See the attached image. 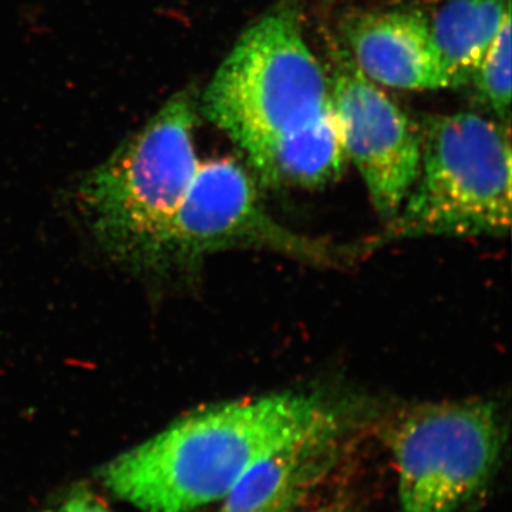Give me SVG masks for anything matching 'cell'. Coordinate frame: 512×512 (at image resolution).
Listing matches in <instances>:
<instances>
[{
  "label": "cell",
  "instance_id": "ba28073f",
  "mask_svg": "<svg viewBox=\"0 0 512 512\" xmlns=\"http://www.w3.org/2000/svg\"><path fill=\"white\" fill-rule=\"evenodd\" d=\"M345 419L332 409L249 468L218 512H296L336 463Z\"/></svg>",
  "mask_w": 512,
  "mask_h": 512
},
{
  "label": "cell",
  "instance_id": "30bf717a",
  "mask_svg": "<svg viewBox=\"0 0 512 512\" xmlns=\"http://www.w3.org/2000/svg\"><path fill=\"white\" fill-rule=\"evenodd\" d=\"M348 160L330 103L315 123L279 141L249 165L269 187L320 188L338 181Z\"/></svg>",
  "mask_w": 512,
  "mask_h": 512
},
{
  "label": "cell",
  "instance_id": "5b68a950",
  "mask_svg": "<svg viewBox=\"0 0 512 512\" xmlns=\"http://www.w3.org/2000/svg\"><path fill=\"white\" fill-rule=\"evenodd\" d=\"M387 444L400 512H461L493 477L503 421L487 400L423 404L390 427Z\"/></svg>",
  "mask_w": 512,
  "mask_h": 512
},
{
  "label": "cell",
  "instance_id": "3957f363",
  "mask_svg": "<svg viewBox=\"0 0 512 512\" xmlns=\"http://www.w3.org/2000/svg\"><path fill=\"white\" fill-rule=\"evenodd\" d=\"M329 106V79L303 37L298 13L281 6L239 36L205 89L201 110L251 163Z\"/></svg>",
  "mask_w": 512,
  "mask_h": 512
},
{
  "label": "cell",
  "instance_id": "7c38bea8",
  "mask_svg": "<svg viewBox=\"0 0 512 512\" xmlns=\"http://www.w3.org/2000/svg\"><path fill=\"white\" fill-rule=\"evenodd\" d=\"M471 82L476 84L481 99L508 127L511 109V13L505 16Z\"/></svg>",
  "mask_w": 512,
  "mask_h": 512
},
{
  "label": "cell",
  "instance_id": "5bb4252c",
  "mask_svg": "<svg viewBox=\"0 0 512 512\" xmlns=\"http://www.w3.org/2000/svg\"><path fill=\"white\" fill-rule=\"evenodd\" d=\"M302 512H352L340 504L322 505V507L313 508V510Z\"/></svg>",
  "mask_w": 512,
  "mask_h": 512
},
{
  "label": "cell",
  "instance_id": "4fadbf2b",
  "mask_svg": "<svg viewBox=\"0 0 512 512\" xmlns=\"http://www.w3.org/2000/svg\"><path fill=\"white\" fill-rule=\"evenodd\" d=\"M46 512H111L99 498L94 497L89 491H77L69 500L64 501L59 507Z\"/></svg>",
  "mask_w": 512,
  "mask_h": 512
},
{
  "label": "cell",
  "instance_id": "277c9868",
  "mask_svg": "<svg viewBox=\"0 0 512 512\" xmlns=\"http://www.w3.org/2000/svg\"><path fill=\"white\" fill-rule=\"evenodd\" d=\"M510 227L508 127L474 113L427 120L416 183L380 239L501 237Z\"/></svg>",
  "mask_w": 512,
  "mask_h": 512
},
{
  "label": "cell",
  "instance_id": "7a4b0ae2",
  "mask_svg": "<svg viewBox=\"0 0 512 512\" xmlns=\"http://www.w3.org/2000/svg\"><path fill=\"white\" fill-rule=\"evenodd\" d=\"M197 103L168 101L80 185V204L106 251L128 265L160 268L171 225L197 174Z\"/></svg>",
  "mask_w": 512,
  "mask_h": 512
},
{
  "label": "cell",
  "instance_id": "52a82bcc",
  "mask_svg": "<svg viewBox=\"0 0 512 512\" xmlns=\"http://www.w3.org/2000/svg\"><path fill=\"white\" fill-rule=\"evenodd\" d=\"M329 83L346 154L362 175L376 211L390 222L419 175L421 134L348 56H339Z\"/></svg>",
  "mask_w": 512,
  "mask_h": 512
},
{
  "label": "cell",
  "instance_id": "8992f818",
  "mask_svg": "<svg viewBox=\"0 0 512 512\" xmlns=\"http://www.w3.org/2000/svg\"><path fill=\"white\" fill-rule=\"evenodd\" d=\"M239 247L271 249L319 265L332 264L339 256L329 244L279 224L234 160L200 163L171 225L164 265Z\"/></svg>",
  "mask_w": 512,
  "mask_h": 512
},
{
  "label": "cell",
  "instance_id": "6da1fadb",
  "mask_svg": "<svg viewBox=\"0 0 512 512\" xmlns=\"http://www.w3.org/2000/svg\"><path fill=\"white\" fill-rule=\"evenodd\" d=\"M332 409L301 392L208 407L114 458L101 480L143 512H192L222 500L261 458Z\"/></svg>",
  "mask_w": 512,
  "mask_h": 512
},
{
  "label": "cell",
  "instance_id": "9c48e42d",
  "mask_svg": "<svg viewBox=\"0 0 512 512\" xmlns=\"http://www.w3.org/2000/svg\"><path fill=\"white\" fill-rule=\"evenodd\" d=\"M343 33L353 62L372 82L403 90L450 87L424 13H362L343 23Z\"/></svg>",
  "mask_w": 512,
  "mask_h": 512
},
{
  "label": "cell",
  "instance_id": "8fae6325",
  "mask_svg": "<svg viewBox=\"0 0 512 512\" xmlns=\"http://www.w3.org/2000/svg\"><path fill=\"white\" fill-rule=\"evenodd\" d=\"M508 13L510 0H444L427 16L450 87L471 82Z\"/></svg>",
  "mask_w": 512,
  "mask_h": 512
}]
</instances>
